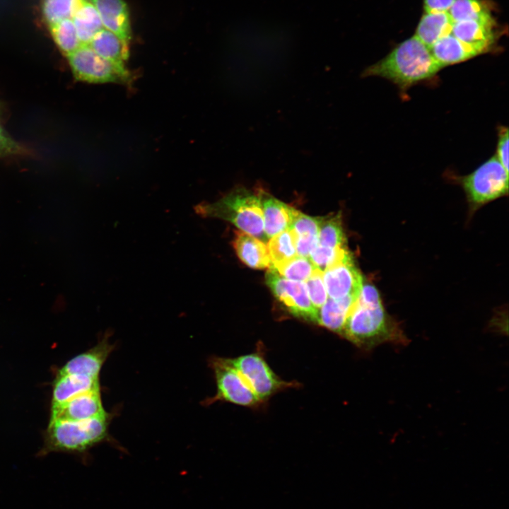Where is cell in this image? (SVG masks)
<instances>
[{
    "label": "cell",
    "mask_w": 509,
    "mask_h": 509,
    "mask_svg": "<svg viewBox=\"0 0 509 509\" xmlns=\"http://www.w3.org/2000/svg\"><path fill=\"white\" fill-rule=\"evenodd\" d=\"M364 351L383 344L406 346L409 339L399 324L385 310L375 286L363 283L341 334Z\"/></svg>",
    "instance_id": "obj_1"
},
{
    "label": "cell",
    "mask_w": 509,
    "mask_h": 509,
    "mask_svg": "<svg viewBox=\"0 0 509 509\" xmlns=\"http://www.w3.org/2000/svg\"><path fill=\"white\" fill-rule=\"evenodd\" d=\"M443 68L433 57L430 49L414 36L401 42L383 59L366 68L362 76L384 78L404 93L411 86L434 77Z\"/></svg>",
    "instance_id": "obj_2"
},
{
    "label": "cell",
    "mask_w": 509,
    "mask_h": 509,
    "mask_svg": "<svg viewBox=\"0 0 509 509\" xmlns=\"http://www.w3.org/2000/svg\"><path fill=\"white\" fill-rule=\"evenodd\" d=\"M195 212L204 218H216L228 221L240 231L250 234L264 243L268 238L264 230V218L259 192L238 187L212 203L199 204Z\"/></svg>",
    "instance_id": "obj_3"
},
{
    "label": "cell",
    "mask_w": 509,
    "mask_h": 509,
    "mask_svg": "<svg viewBox=\"0 0 509 509\" xmlns=\"http://www.w3.org/2000/svg\"><path fill=\"white\" fill-rule=\"evenodd\" d=\"M107 416L84 421H49L40 455L83 452L105 438Z\"/></svg>",
    "instance_id": "obj_4"
},
{
    "label": "cell",
    "mask_w": 509,
    "mask_h": 509,
    "mask_svg": "<svg viewBox=\"0 0 509 509\" xmlns=\"http://www.w3.org/2000/svg\"><path fill=\"white\" fill-rule=\"evenodd\" d=\"M455 180L463 188L472 211L508 192V172L495 155L470 174L456 176Z\"/></svg>",
    "instance_id": "obj_5"
},
{
    "label": "cell",
    "mask_w": 509,
    "mask_h": 509,
    "mask_svg": "<svg viewBox=\"0 0 509 509\" xmlns=\"http://www.w3.org/2000/svg\"><path fill=\"white\" fill-rule=\"evenodd\" d=\"M66 57L75 78L79 81L93 83H127L131 80L126 66L100 57L88 45H82Z\"/></svg>",
    "instance_id": "obj_6"
},
{
    "label": "cell",
    "mask_w": 509,
    "mask_h": 509,
    "mask_svg": "<svg viewBox=\"0 0 509 509\" xmlns=\"http://www.w3.org/2000/svg\"><path fill=\"white\" fill-rule=\"evenodd\" d=\"M230 360L262 402L281 391L299 385L284 381L277 376L260 351Z\"/></svg>",
    "instance_id": "obj_7"
},
{
    "label": "cell",
    "mask_w": 509,
    "mask_h": 509,
    "mask_svg": "<svg viewBox=\"0 0 509 509\" xmlns=\"http://www.w3.org/2000/svg\"><path fill=\"white\" fill-rule=\"evenodd\" d=\"M210 364L217 386L214 400H223L250 408L259 407L263 403L233 366L230 358L215 357Z\"/></svg>",
    "instance_id": "obj_8"
},
{
    "label": "cell",
    "mask_w": 509,
    "mask_h": 509,
    "mask_svg": "<svg viewBox=\"0 0 509 509\" xmlns=\"http://www.w3.org/2000/svg\"><path fill=\"white\" fill-rule=\"evenodd\" d=\"M266 283L274 296L294 316L317 323V310L312 305L305 281H292L280 276L269 268L266 274Z\"/></svg>",
    "instance_id": "obj_9"
},
{
    "label": "cell",
    "mask_w": 509,
    "mask_h": 509,
    "mask_svg": "<svg viewBox=\"0 0 509 509\" xmlns=\"http://www.w3.org/2000/svg\"><path fill=\"white\" fill-rule=\"evenodd\" d=\"M322 276L329 298L334 300L358 298L363 283V277L351 253L327 269Z\"/></svg>",
    "instance_id": "obj_10"
},
{
    "label": "cell",
    "mask_w": 509,
    "mask_h": 509,
    "mask_svg": "<svg viewBox=\"0 0 509 509\" xmlns=\"http://www.w3.org/2000/svg\"><path fill=\"white\" fill-rule=\"evenodd\" d=\"M107 416L100 389H97L76 396L62 404L51 406L49 421H84Z\"/></svg>",
    "instance_id": "obj_11"
},
{
    "label": "cell",
    "mask_w": 509,
    "mask_h": 509,
    "mask_svg": "<svg viewBox=\"0 0 509 509\" xmlns=\"http://www.w3.org/2000/svg\"><path fill=\"white\" fill-rule=\"evenodd\" d=\"M96 8L103 28L117 35L126 45L131 40V23L124 0H90Z\"/></svg>",
    "instance_id": "obj_12"
},
{
    "label": "cell",
    "mask_w": 509,
    "mask_h": 509,
    "mask_svg": "<svg viewBox=\"0 0 509 509\" xmlns=\"http://www.w3.org/2000/svg\"><path fill=\"white\" fill-rule=\"evenodd\" d=\"M112 350L107 337L90 349L67 361L57 372L59 374H76L98 378L101 368Z\"/></svg>",
    "instance_id": "obj_13"
},
{
    "label": "cell",
    "mask_w": 509,
    "mask_h": 509,
    "mask_svg": "<svg viewBox=\"0 0 509 509\" xmlns=\"http://www.w3.org/2000/svg\"><path fill=\"white\" fill-rule=\"evenodd\" d=\"M264 230L268 240L288 230L298 210L263 191H259Z\"/></svg>",
    "instance_id": "obj_14"
},
{
    "label": "cell",
    "mask_w": 509,
    "mask_h": 509,
    "mask_svg": "<svg viewBox=\"0 0 509 509\" xmlns=\"http://www.w3.org/2000/svg\"><path fill=\"white\" fill-rule=\"evenodd\" d=\"M493 27L474 21H460L453 23L451 34L480 54L490 50L494 42Z\"/></svg>",
    "instance_id": "obj_15"
},
{
    "label": "cell",
    "mask_w": 509,
    "mask_h": 509,
    "mask_svg": "<svg viewBox=\"0 0 509 509\" xmlns=\"http://www.w3.org/2000/svg\"><path fill=\"white\" fill-rule=\"evenodd\" d=\"M100 389L98 378L57 373L52 385L51 406L62 404L82 393Z\"/></svg>",
    "instance_id": "obj_16"
},
{
    "label": "cell",
    "mask_w": 509,
    "mask_h": 509,
    "mask_svg": "<svg viewBox=\"0 0 509 509\" xmlns=\"http://www.w3.org/2000/svg\"><path fill=\"white\" fill-rule=\"evenodd\" d=\"M232 245L238 258L247 266L258 269L270 267L267 247L259 239L238 230Z\"/></svg>",
    "instance_id": "obj_17"
},
{
    "label": "cell",
    "mask_w": 509,
    "mask_h": 509,
    "mask_svg": "<svg viewBox=\"0 0 509 509\" xmlns=\"http://www.w3.org/2000/svg\"><path fill=\"white\" fill-rule=\"evenodd\" d=\"M433 57L443 66L460 63L479 54L451 33L442 37L430 48Z\"/></svg>",
    "instance_id": "obj_18"
},
{
    "label": "cell",
    "mask_w": 509,
    "mask_h": 509,
    "mask_svg": "<svg viewBox=\"0 0 509 509\" xmlns=\"http://www.w3.org/2000/svg\"><path fill=\"white\" fill-rule=\"evenodd\" d=\"M357 299L353 297L339 300L328 298L318 310L317 324L341 335L346 320Z\"/></svg>",
    "instance_id": "obj_19"
},
{
    "label": "cell",
    "mask_w": 509,
    "mask_h": 509,
    "mask_svg": "<svg viewBox=\"0 0 509 509\" xmlns=\"http://www.w3.org/2000/svg\"><path fill=\"white\" fill-rule=\"evenodd\" d=\"M88 45L100 57L119 66H125L129 49L117 35L103 28L93 37Z\"/></svg>",
    "instance_id": "obj_20"
},
{
    "label": "cell",
    "mask_w": 509,
    "mask_h": 509,
    "mask_svg": "<svg viewBox=\"0 0 509 509\" xmlns=\"http://www.w3.org/2000/svg\"><path fill=\"white\" fill-rule=\"evenodd\" d=\"M453 23L448 12L426 13L419 21L414 36L430 48L440 38L451 33Z\"/></svg>",
    "instance_id": "obj_21"
},
{
    "label": "cell",
    "mask_w": 509,
    "mask_h": 509,
    "mask_svg": "<svg viewBox=\"0 0 509 509\" xmlns=\"http://www.w3.org/2000/svg\"><path fill=\"white\" fill-rule=\"evenodd\" d=\"M71 20L82 45H88L103 28L100 16L90 0H82Z\"/></svg>",
    "instance_id": "obj_22"
},
{
    "label": "cell",
    "mask_w": 509,
    "mask_h": 509,
    "mask_svg": "<svg viewBox=\"0 0 509 509\" xmlns=\"http://www.w3.org/2000/svg\"><path fill=\"white\" fill-rule=\"evenodd\" d=\"M448 13L454 23L474 21L495 24L489 6L482 0H455Z\"/></svg>",
    "instance_id": "obj_23"
},
{
    "label": "cell",
    "mask_w": 509,
    "mask_h": 509,
    "mask_svg": "<svg viewBox=\"0 0 509 509\" xmlns=\"http://www.w3.org/2000/svg\"><path fill=\"white\" fill-rule=\"evenodd\" d=\"M318 245L330 248L346 247V238L339 213L320 217Z\"/></svg>",
    "instance_id": "obj_24"
},
{
    "label": "cell",
    "mask_w": 509,
    "mask_h": 509,
    "mask_svg": "<svg viewBox=\"0 0 509 509\" xmlns=\"http://www.w3.org/2000/svg\"><path fill=\"white\" fill-rule=\"evenodd\" d=\"M267 247L270 259V267L297 255L294 236L289 229L269 238Z\"/></svg>",
    "instance_id": "obj_25"
},
{
    "label": "cell",
    "mask_w": 509,
    "mask_h": 509,
    "mask_svg": "<svg viewBox=\"0 0 509 509\" xmlns=\"http://www.w3.org/2000/svg\"><path fill=\"white\" fill-rule=\"evenodd\" d=\"M269 268L285 279L297 281H305L317 269L308 257L299 255Z\"/></svg>",
    "instance_id": "obj_26"
},
{
    "label": "cell",
    "mask_w": 509,
    "mask_h": 509,
    "mask_svg": "<svg viewBox=\"0 0 509 509\" xmlns=\"http://www.w3.org/2000/svg\"><path fill=\"white\" fill-rule=\"evenodd\" d=\"M49 28L53 40L66 56L82 45L71 18L62 20Z\"/></svg>",
    "instance_id": "obj_27"
},
{
    "label": "cell",
    "mask_w": 509,
    "mask_h": 509,
    "mask_svg": "<svg viewBox=\"0 0 509 509\" xmlns=\"http://www.w3.org/2000/svg\"><path fill=\"white\" fill-rule=\"evenodd\" d=\"M82 0H42L43 18L50 26L64 19L72 18Z\"/></svg>",
    "instance_id": "obj_28"
},
{
    "label": "cell",
    "mask_w": 509,
    "mask_h": 509,
    "mask_svg": "<svg viewBox=\"0 0 509 509\" xmlns=\"http://www.w3.org/2000/svg\"><path fill=\"white\" fill-rule=\"evenodd\" d=\"M349 253L346 247L330 248L317 245L308 257L315 267L323 273L327 269L344 259Z\"/></svg>",
    "instance_id": "obj_29"
},
{
    "label": "cell",
    "mask_w": 509,
    "mask_h": 509,
    "mask_svg": "<svg viewBox=\"0 0 509 509\" xmlns=\"http://www.w3.org/2000/svg\"><path fill=\"white\" fill-rule=\"evenodd\" d=\"M305 283L309 298L312 305L318 311L328 298L322 272L317 269Z\"/></svg>",
    "instance_id": "obj_30"
},
{
    "label": "cell",
    "mask_w": 509,
    "mask_h": 509,
    "mask_svg": "<svg viewBox=\"0 0 509 509\" xmlns=\"http://www.w3.org/2000/svg\"><path fill=\"white\" fill-rule=\"evenodd\" d=\"M320 217L309 216L297 211L288 229L294 235H318Z\"/></svg>",
    "instance_id": "obj_31"
},
{
    "label": "cell",
    "mask_w": 509,
    "mask_h": 509,
    "mask_svg": "<svg viewBox=\"0 0 509 509\" xmlns=\"http://www.w3.org/2000/svg\"><path fill=\"white\" fill-rule=\"evenodd\" d=\"M508 128L501 126L498 131V142L495 156L508 172Z\"/></svg>",
    "instance_id": "obj_32"
},
{
    "label": "cell",
    "mask_w": 509,
    "mask_h": 509,
    "mask_svg": "<svg viewBox=\"0 0 509 509\" xmlns=\"http://www.w3.org/2000/svg\"><path fill=\"white\" fill-rule=\"evenodd\" d=\"M293 236L297 255L309 257L313 249L318 245V235L308 234L293 235Z\"/></svg>",
    "instance_id": "obj_33"
},
{
    "label": "cell",
    "mask_w": 509,
    "mask_h": 509,
    "mask_svg": "<svg viewBox=\"0 0 509 509\" xmlns=\"http://www.w3.org/2000/svg\"><path fill=\"white\" fill-rule=\"evenodd\" d=\"M23 148L10 137L0 125V157L23 153Z\"/></svg>",
    "instance_id": "obj_34"
},
{
    "label": "cell",
    "mask_w": 509,
    "mask_h": 509,
    "mask_svg": "<svg viewBox=\"0 0 509 509\" xmlns=\"http://www.w3.org/2000/svg\"><path fill=\"white\" fill-rule=\"evenodd\" d=\"M455 0H424V10L427 13L448 12Z\"/></svg>",
    "instance_id": "obj_35"
}]
</instances>
